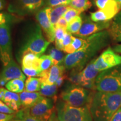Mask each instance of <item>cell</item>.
Returning a JSON list of instances; mask_svg holds the SVG:
<instances>
[{
    "label": "cell",
    "instance_id": "obj_30",
    "mask_svg": "<svg viewBox=\"0 0 121 121\" xmlns=\"http://www.w3.org/2000/svg\"><path fill=\"white\" fill-rule=\"evenodd\" d=\"M15 118L19 119L20 121H44L41 119L38 118L31 116L27 108H22L16 113Z\"/></svg>",
    "mask_w": 121,
    "mask_h": 121
},
{
    "label": "cell",
    "instance_id": "obj_17",
    "mask_svg": "<svg viewBox=\"0 0 121 121\" xmlns=\"http://www.w3.org/2000/svg\"><path fill=\"white\" fill-rule=\"evenodd\" d=\"M108 31L114 41L121 42V11L113 18Z\"/></svg>",
    "mask_w": 121,
    "mask_h": 121
},
{
    "label": "cell",
    "instance_id": "obj_48",
    "mask_svg": "<svg viewBox=\"0 0 121 121\" xmlns=\"http://www.w3.org/2000/svg\"><path fill=\"white\" fill-rule=\"evenodd\" d=\"M116 1H117L118 3V4H119V5H120L121 7V0H116Z\"/></svg>",
    "mask_w": 121,
    "mask_h": 121
},
{
    "label": "cell",
    "instance_id": "obj_33",
    "mask_svg": "<svg viewBox=\"0 0 121 121\" xmlns=\"http://www.w3.org/2000/svg\"><path fill=\"white\" fill-rule=\"evenodd\" d=\"M80 13H81L78 11V10L69 6V9L65 13L63 17L66 19V20L67 21L68 24H69L71 21L73 19H75L76 17H77L78 15H80Z\"/></svg>",
    "mask_w": 121,
    "mask_h": 121
},
{
    "label": "cell",
    "instance_id": "obj_1",
    "mask_svg": "<svg viewBox=\"0 0 121 121\" xmlns=\"http://www.w3.org/2000/svg\"><path fill=\"white\" fill-rule=\"evenodd\" d=\"M110 34L107 30L100 31L86 38V43L83 48L71 54L65 56L62 65L69 70L75 68L82 69L88 61L109 43Z\"/></svg>",
    "mask_w": 121,
    "mask_h": 121
},
{
    "label": "cell",
    "instance_id": "obj_36",
    "mask_svg": "<svg viewBox=\"0 0 121 121\" xmlns=\"http://www.w3.org/2000/svg\"><path fill=\"white\" fill-rule=\"evenodd\" d=\"M22 70L23 73L28 77H39V75L41 73L40 71L36 69H27V68L22 67Z\"/></svg>",
    "mask_w": 121,
    "mask_h": 121
},
{
    "label": "cell",
    "instance_id": "obj_6",
    "mask_svg": "<svg viewBox=\"0 0 121 121\" xmlns=\"http://www.w3.org/2000/svg\"><path fill=\"white\" fill-rule=\"evenodd\" d=\"M94 93L81 86L72 84L62 92L60 98L66 103L75 107H90Z\"/></svg>",
    "mask_w": 121,
    "mask_h": 121
},
{
    "label": "cell",
    "instance_id": "obj_22",
    "mask_svg": "<svg viewBox=\"0 0 121 121\" xmlns=\"http://www.w3.org/2000/svg\"><path fill=\"white\" fill-rule=\"evenodd\" d=\"M86 43V38L74 37L72 43L67 46L65 47L63 49L62 51L67 54L73 53L84 47Z\"/></svg>",
    "mask_w": 121,
    "mask_h": 121
},
{
    "label": "cell",
    "instance_id": "obj_23",
    "mask_svg": "<svg viewBox=\"0 0 121 121\" xmlns=\"http://www.w3.org/2000/svg\"><path fill=\"white\" fill-rule=\"evenodd\" d=\"M57 91L58 86L55 84L53 85L42 84L39 92L44 97L54 98L57 96Z\"/></svg>",
    "mask_w": 121,
    "mask_h": 121
},
{
    "label": "cell",
    "instance_id": "obj_8",
    "mask_svg": "<svg viewBox=\"0 0 121 121\" xmlns=\"http://www.w3.org/2000/svg\"><path fill=\"white\" fill-rule=\"evenodd\" d=\"M57 96L47 98L43 96L30 108H27L31 116L44 121H48L54 111V104L56 103Z\"/></svg>",
    "mask_w": 121,
    "mask_h": 121
},
{
    "label": "cell",
    "instance_id": "obj_25",
    "mask_svg": "<svg viewBox=\"0 0 121 121\" xmlns=\"http://www.w3.org/2000/svg\"><path fill=\"white\" fill-rule=\"evenodd\" d=\"M6 88L15 93H21L25 89L24 81L22 79H13L9 81L5 85Z\"/></svg>",
    "mask_w": 121,
    "mask_h": 121
},
{
    "label": "cell",
    "instance_id": "obj_43",
    "mask_svg": "<svg viewBox=\"0 0 121 121\" xmlns=\"http://www.w3.org/2000/svg\"><path fill=\"white\" fill-rule=\"evenodd\" d=\"M6 22H7L6 16L4 13H0V24L5 23Z\"/></svg>",
    "mask_w": 121,
    "mask_h": 121
},
{
    "label": "cell",
    "instance_id": "obj_38",
    "mask_svg": "<svg viewBox=\"0 0 121 121\" xmlns=\"http://www.w3.org/2000/svg\"><path fill=\"white\" fill-rule=\"evenodd\" d=\"M16 116L15 114H6L0 112V121H9L14 118Z\"/></svg>",
    "mask_w": 121,
    "mask_h": 121
},
{
    "label": "cell",
    "instance_id": "obj_13",
    "mask_svg": "<svg viewBox=\"0 0 121 121\" xmlns=\"http://www.w3.org/2000/svg\"><path fill=\"white\" fill-rule=\"evenodd\" d=\"M0 79L4 80L7 82L13 79H22L25 81L26 76L22 71L19 65L12 58L10 62L4 66L0 75Z\"/></svg>",
    "mask_w": 121,
    "mask_h": 121
},
{
    "label": "cell",
    "instance_id": "obj_20",
    "mask_svg": "<svg viewBox=\"0 0 121 121\" xmlns=\"http://www.w3.org/2000/svg\"><path fill=\"white\" fill-rule=\"evenodd\" d=\"M95 59L91 60L86 66V67L81 71V78H82V82L85 81H91L95 80L99 71L96 69L94 65ZM82 84V83H81Z\"/></svg>",
    "mask_w": 121,
    "mask_h": 121
},
{
    "label": "cell",
    "instance_id": "obj_39",
    "mask_svg": "<svg viewBox=\"0 0 121 121\" xmlns=\"http://www.w3.org/2000/svg\"><path fill=\"white\" fill-rule=\"evenodd\" d=\"M67 25H68V22L66 20V19H65L64 17H62L58 20V22H57L56 26V27H59V28L65 29L66 30V29H67Z\"/></svg>",
    "mask_w": 121,
    "mask_h": 121
},
{
    "label": "cell",
    "instance_id": "obj_14",
    "mask_svg": "<svg viewBox=\"0 0 121 121\" xmlns=\"http://www.w3.org/2000/svg\"><path fill=\"white\" fill-rule=\"evenodd\" d=\"M66 70L63 65H53L48 70L43 71L39 75L42 84L53 85L55 84L57 79L64 75Z\"/></svg>",
    "mask_w": 121,
    "mask_h": 121
},
{
    "label": "cell",
    "instance_id": "obj_44",
    "mask_svg": "<svg viewBox=\"0 0 121 121\" xmlns=\"http://www.w3.org/2000/svg\"><path fill=\"white\" fill-rule=\"evenodd\" d=\"M113 50L115 52L121 54V44H118L115 45L114 47L113 48Z\"/></svg>",
    "mask_w": 121,
    "mask_h": 121
},
{
    "label": "cell",
    "instance_id": "obj_45",
    "mask_svg": "<svg viewBox=\"0 0 121 121\" xmlns=\"http://www.w3.org/2000/svg\"><path fill=\"white\" fill-rule=\"evenodd\" d=\"M50 119H51V121H58V119H57V118L56 112L55 111L53 112V113L52 116L50 118Z\"/></svg>",
    "mask_w": 121,
    "mask_h": 121
},
{
    "label": "cell",
    "instance_id": "obj_29",
    "mask_svg": "<svg viewBox=\"0 0 121 121\" xmlns=\"http://www.w3.org/2000/svg\"><path fill=\"white\" fill-rule=\"evenodd\" d=\"M81 71L82 69L78 68L72 69L69 76H67V79L71 83V84L81 86L82 83Z\"/></svg>",
    "mask_w": 121,
    "mask_h": 121
},
{
    "label": "cell",
    "instance_id": "obj_35",
    "mask_svg": "<svg viewBox=\"0 0 121 121\" xmlns=\"http://www.w3.org/2000/svg\"><path fill=\"white\" fill-rule=\"evenodd\" d=\"M67 33L65 29L56 27L55 28V40L54 42H58L64 38L65 34Z\"/></svg>",
    "mask_w": 121,
    "mask_h": 121
},
{
    "label": "cell",
    "instance_id": "obj_21",
    "mask_svg": "<svg viewBox=\"0 0 121 121\" xmlns=\"http://www.w3.org/2000/svg\"><path fill=\"white\" fill-rule=\"evenodd\" d=\"M117 14L114 12L101 9L90 13V19L95 22H108L114 18Z\"/></svg>",
    "mask_w": 121,
    "mask_h": 121
},
{
    "label": "cell",
    "instance_id": "obj_49",
    "mask_svg": "<svg viewBox=\"0 0 121 121\" xmlns=\"http://www.w3.org/2000/svg\"><path fill=\"white\" fill-rule=\"evenodd\" d=\"M51 121V119H49V121Z\"/></svg>",
    "mask_w": 121,
    "mask_h": 121
},
{
    "label": "cell",
    "instance_id": "obj_10",
    "mask_svg": "<svg viewBox=\"0 0 121 121\" xmlns=\"http://www.w3.org/2000/svg\"><path fill=\"white\" fill-rule=\"evenodd\" d=\"M95 67L99 72L121 65V56L109 47L95 59Z\"/></svg>",
    "mask_w": 121,
    "mask_h": 121
},
{
    "label": "cell",
    "instance_id": "obj_5",
    "mask_svg": "<svg viewBox=\"0 0 121 121\" xmlns=\"http://www.w3.org/2000/svg\"><path fill=\"white\" fill-rule=\"evenodd\" d=\"M58 121H94L90 107H75L66 103L62 100L56 105Z\"/></svg>",
    "mask_w": 121,
    "mask_h": 121
},
{
    "label": "cell",
    "instance_id": "obj_18",
    "mask_svg": "<svg viewBox=\"0 0 121 121\" xmlns=\"http://www.w3.org/2000/svg\"><path fill=\"white\" fill-rule=\"evenodd\" d=\"M2 101L9 107L15 112H18L22 107L19 95L8 90L6 91L5 95Z\"/></svg>",
    "mask_w": 121,
    "mask_h": 121
},
{
    "label": "cell",
    "instance_id": "obj_34",
    "mask_svg": "<svg viewBox=\"0 0 121 121\" xmlns=\"http://www.w3.org/2000/svg\"><path fill=\"white\" fill-rule=\"evenodd\" d=\"M69 0H45V7H54L63 4H68Z\"/></svg>",
    "mask_w": 121,
    "mask_h": 121
},
{
    "label": "cell",
    "instance_id": "obj_4",
    "mask_svg": "<svg viewBox=\"0 0 121 121\" xmlns=\"http://www.w3.org/2000/svg\"><path fill=\"white\" fill-rule=\"evenodd\" d=\"M95 87L98 91L121 92V65L100 72L95 79Z\"/></svg>",
    "mask_w": 121,
    "mask_h": 121
},
{
    "label": "cell",
    "instance_id": "obj_2",
    "mask_svg": "<svg viewBox=\"0 0 121 121\" xmlns=\"http://www.w3.org/2000/svg\"><path fill=\"white\" fill-rule=\"evenodd\" d=\"M121 107V92L94 93L90 109L94 121H109Z\"/></svg>",
    "mask_w": 121,
    "mask_h": 121
},
{
    "label": "cell",
    "instance_id": "obj_9",
    "mask_svg": "<svg viewBox=\"0 0 121 121\" xmlns=\"http://www.w3.org/2000/svg\"><path fill=\"white\" fill-rule=\"evenodd\" d=\"M13 58L12 42L10 24L8 22L0 24V60L4 66Z\"/></svg>",
    "mask_w": 121,
    "mask_h": 121
},
{
    "label": "cell",
    "instance_id": "obj_11",
    "mask_svg": "<svg viewBox=\"0 0 121 121\" xmlns=\"http://www.w3.org/2000/svg\"><path fill=\"white\" fill-rule=\"evenodd\" d=\"M111 24L110 21L95 22L91 20L90 17H86L83 20L81 28L78 33L74 34L76 37L86 38L92 35L109 29Z\"/></svg>",
    "mask_w": 121,
    "mask_h": 121
},
{
    "label": "cell",
    "instance_id": "obj_16",
    "mask_svg": "<svg viewBox=\"0 0 121 121\" xmlns=\"http://www.w3.org/2000/svg\"><path fill=\"white\" fill-rule=\"evenodd\" d=\"M19 96L24 108H30L43 97L39 92H28L25 90L20 93Z\"/></svg>",
    "mask_w": 121,
    "mask_h": 121
},
{
    "label": "cell",
    "instance_id": "obj_28",
    "mask_svg": "<svg viewBox=\"0 0 121 121\" xmlns=\"http://www.w3.org/2000/svg\"><path fill=\"white\" fill-rule=\"evenodd\" d=\"M83 22L82 18L80 15L76 17L68 24L66 31L71 34H75L79 31Z\"/></svg>",
    "mask_w": 121,
    "mask_h": 121
},
{
    "label": "cell",
    "instance_id": "obj_24",
    "mask_svg": "<svg viewBox=\"0 0 121 121\" xmlns=\"http://www.w3.org/2000/svg\"><path fill=\"white\" fill-rule=\"evenodd\" d=\"M68 5L81 13L90 9L92 4L90 0H69Z\"/></svg>",
    "mask_w": 121,
    "mask_h": 121
},
{
    "label": "cell",
    "instance_id": "obj_15",
    "mask_svg": "<svg viewBox=\"0 0 121 121\" xmlns=\"http://www.w3.org/2000/svg\"><path fill=\"white\" fill-rule=\"evenodd\" d=\"M22 67L27 69H36L40 71V57L31 52H26L22 56Z\"/></svg>",
    "mask_w": 121,
    "mask_h": 121
},
{
    "label": "cell",
    "instance_id": "obj_32",
    "mask_svg": "<svg viewBox=\"0 0 121 121\" xmlns=\"http://www.w3.org/2000/svg\"><path fill=\"white\" fill-rule=\"evenodd\" d=\"M73 38L74 37L72 36L71 34H69V33L67 32L65 34L64 38L60 41L58 42H54L56 47L58 48V49L62 51L65 47L67 46L72 43L73 41Z\"/></svg>",
    "mask_w": 121,
    "mask_h": 121
},
{
    "label": "cell",
    "instance_id": "obj_41",
    "mask_svg": "<svg viewBox=\"0 0 121 121\" xmlns=\"http://www.w3.org/2000/svg\"><path fill=\"white\" fill-rule=\"evenodd\" d=\"M65 79H67V76L65 75L64 74V75H62L61 76H60V78L57 79L56 82H55V84L57 86H58V87H60V86L62 85Z\"/></svg>",
    "mask_w": 121,
    "mask_h": 121
},
{
    "label": "cell",
    "instance_id": "obj_47",
    "mask_svg": "<svg viewBox=\"0 0 121 121\" xmlns=\"http://www.w3.org/2000/svg\"><path fill=\"white\" fill-rule=\"evenodd\" d=\"M20 121V120L19 119H17V118H14L13 119H11V120H10V121Z\"/></svg>",
    "mask_w": 121,
    "mask_h": 121
},
{
    "label": "cell",
    "instance_id": "obj_12",
    "mask_svg": "<svg viewBox=\"0 0 121 121\" xmlns=\"http://www.w3.org/2000/svg\"><path fill=\"white\" fill-rule=\"evenodd\" d=\"M35 18L49 42L55 40V28L49 17V7H44L36 13Z\"/></svg>",
    "mask_w": 121,
    "mask_h": 121
},
{
    "label": "cell",
    "instance_id": "obj_37",
    "mask_svg": "<svg viewBox=\"0 0 121 121\" xmlns=\"http://www.w3.org/2000/svg\"><path fill=\"white\" fill-rule=\"evenodd\" d=\"M0 112L3 113H6V114H15L16 112L13 110L9 107L6 104L3 102V101L0 100Z\"/></svg>",
    "mask_w": 121,
    "mask_h": 121
},
{
    "label": "cell",
    "instance_id": "obj_46",
    "mask_svg": "<svg viewBox=\"0 0 121 121\" xmlns=\"http://www.w3.org/2000/svg\"><path fill=\"white\" fill-rule=\"evenodd\" d=\"M5 5V2L4 0H0V10H2Z\"/></svg>",
    "mask_w": 121,
    "mask_h": 121
},
{
    "label": "cell",
    "instance_id": "obj_27",
    "mask_svg": "<svg viewBox=\"0 0 121 121\" xmlns=\"http://www.w3.org/2000/svg\"><path fill=\"white\" fill-rule=\"evenodd\" d=\"M48 53L52 59L53 65H62L65 57L62 51L56 47H52L48 51Z\"/></svg>",
    "mask_w": 121,
    "mask_h": 121
},
{
    "label": "cell",
    "instance_id": "obj_26",
    "mask_svg": "<svg viewBox=\"0 0 121 121\" xmlns=\"http://www.w3.org/2000/svg\"><path fill=\"white\" fill-rule=\"evenodd\" d=\"M40 78L29 77L25 81V91L28 92H37L40 90L41 86Z\"/></svg>",
    "mask_w": 121,
    "mask_h": 121
},
{
    "label": "cell",
    "instance_id": "obj_40",
    "mask_svg": "<svg viewBox=\"0 0 121 121\" xmlns=\"http://www.w3.org/2000/svg\"><path fill=\"white\" fill-rule=\"evenodd\" d=\"M109 121H121V107L114 113Z\"/></svg>",
    "mask_w": 121,
    "mask_h": 121
},
{
    "label": "cell",
    "instance_id": "obj_42",
    "mask_svg": "<svg viewBox=\"0 0 121 121\" xmlns=\"http://www.w3.org/2000/svg\"><path fill=\"white\" fill-rule=\"evenodd\" d=\"M6 91V90L4 88V87H0V100H1L2 101L3 99H4V95H5Z\"/></svg>",
    "mask_w": 121,
    "mask_h": 121
},
{
    "label": "cell",
    "instance_id": "obj_31",
    "mask_svg": "<svg viewBox=\"0 0 121 121\" xmlns=\"http://www.w3.org/2000/svg\"><path fill=\"white\" fill-rule=\"evenodd\" d=\"M40 69L42 72L48 70L53 65V62L51 57L49 54L42 55L40 57Z\"/></svg>",
    "mask_w": 121,
    "mask_h": 121
},
{
    "label": "cell",
    "instance_id": "obj_7",
    "mask_svg": "<svg viewBox=\"0 0 121 121\" xmlns=\"http://www.w3.org/2000/svg\"><path fill=\"white\" fill-rule=\"evenodd\" d=\"M44 2L45 0H12L8 10L20 16L32 15L41 9Z\"/></svg>",
    "mask_w": 121,
    "mask_h": 121
},
{
    "label": "cell",
    "instance_id": "obj_3",
    "mask_svg": "<svg viewBox=\"0 0 121 121\" xmlns=\"http://www.w3.org/2000/svg\"><path fill=\"white\" fill-rule=\"evenodd\" d=\"M50 44L44 37L41 27L38 24H33L27 29L20 54L21 56L25 53L31 52L40 56L47 49Z\"/></svg>",
    "mask_w": 121,
    "mask_h": 121
},
{
    "label": "cell",
    "instance_id": "obj_19",
    "mask_svg": "<svg viewBox=\"0 0 121 121\" xmlns=\"http://www.w3.org/2000/svg\"><path fill=\"white\" fill-rule=\"evenodd\" d=\"M69 6L68 4L58 6L54 7H49V17L51 24L56 28L58 20L63 17L65 13L69 9Z\"/></svg>",
    "mask_w": 121,
    "mask_h": 121
}]
</instances>
